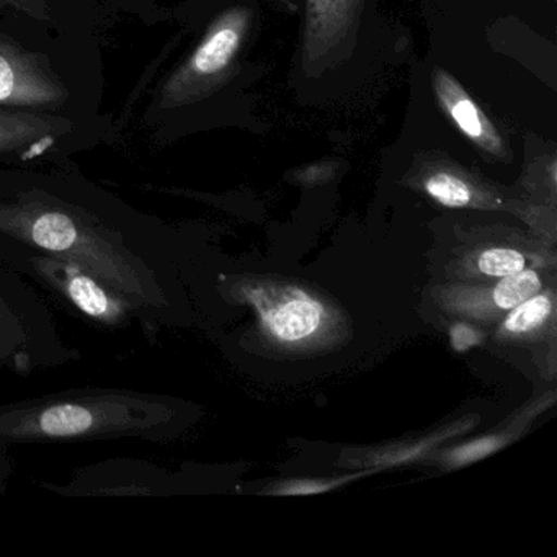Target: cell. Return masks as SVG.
<instances>
[{
    "label": "cell",
    "mask_w": 557,
    "mask_h": 557,
    "mask_svg": "<svg viewBox=\"0 0 557 557\" xmlns=\"http://www.w3.org/2000/svg\"><path fill=\"white\" fill-rule=\"evenodd\" d=\"M0 240L66 257L125 296L156 344L184 322V250L177 234L103 198L40 184L0 188Z\"/></svg>",
    "instance_id": "cell-1"
},
{
    "label": "cell",
    "mask_w": 557,
    "mask_h": 557,
    "mask_svg": "<svg viewBox=\"0 0 557 557\" xmlns=\"http://www.w3.org/2000/svg\"><path fill=\"white\" fill-rule=\"evenodd\" d=\"M191 420L184 400L152 391L83 386L0 404V445L172 442Z\"/></svg>",
    "instance_id": "cell-2"
},
{
    "label": "cell",
    "mask_w": 557,
    "mask_h": 557,
    "mask_svg": "<svg viewBox=\"0 0 557 557\" xmlns=\"http://www.w3.org/2000/svg\"><path fill=\"white\" fill-rule=\"evenodd\" d=\"M302 27L295 54L296 92L324 102L354 92L374 64L381 28L374 0H302Z\"/></svg>",
    "instance_id": "cell-3"
},
{
    "label": "cell",
    "mask_w": 557,
    "mask_h": 557,
    "mask_svg": "<svg viewBox=\"0 0 557 557\" xmlns=\"http://www.w3.org/2000/svg\"><path fill=\"white\" fill-rule=\"evenodd\" d=\"M0 262L27 278L48 302L76 321L107 334L138 329L143 319L125 296L66 257L0 240Z\"/></svg>",
    "instance_id": "cell-4"
},
{
    "label": "cell",
    "mask_w": 557,
    "mask_h": 557,
    "mask_svg": "<svg viewBox=\"0 0 557 557\" xmlns=\"http://www.w3.org/2000/svg\"><path fill=\"white\" fill-rule=\"evenodd\" d=\"M81 360L83 351L64 341L48 299L0 262V370L27 377Z\"/></svg>",
    "instance_id": "cell-5"
},
{
    "label": "cell",
    "mask_w": 557,
    "mask_h": 557,
    "mask_svg": "<svg viewBox=\"0 0 557 557\" xmlns=\"http://www.w3.org/2000/svg\"><path fill=\"white\" fill-rule=\"evenodd\" d=\"M260 14L257 0H237L221 11L190 57L165 81L159 106L191 107L230 86L243 71L244 54L257 37Z\"/></svg>",
    "instance_id": "cell-6"
},
{
    "label": "cell",
    "mask_w": 557,
    "mask_h": 557,
    "mask_svg": "<svg viewBox=\"0 0 557 557\" xmlns=\"http://www.w3.org/2000/svg\"><path fill=\"white\" fill-rule=\"evenodd\" d=\"M425 70L429 102L438 112L446 133L455 136L459 146H468L485 161L510 162L513 151L504 132L461 81L433 54L426 60Z\"/></svg>",
    "instance_id": "cell-7"
},
{
    "label": "cell",
    "mask_w": 557,
    "mask_h": 557,
    "mask_svg": "<svg viewBox=\"0 0 557 557\" xmlns=\"http://www.w3.org/2000/svg\"><path fill=\"white\" fill-rule=\"evenodd\" d=\"M240 298L259 314L265 334L283 347H306L321 338L331 315L321 299L288 283L240 285Z\"/></svg>",
    "instance_id": "cell-8"
},
{
    "label": "cell",
    "mask_w": 557,
    "mask_h": 557,
    "mask_svg": "<svg viewBox=\"0 0 557 557\" xmlns=\"http://www.w3.org/2000/svg\"><path fill=\"white\" fill-rule=\"evenodd\" d=\"M70 92L47 58L30 53L8 37H0V107L58 109Z\"/></svg>",
    "instance_id": "cell-9"
},
{
    "label": "cell",
    "mask_w": 557,
    "mask_h": 557,
    "mask_svg": "<svg viewBox=\"0 0 557 557\" xmlns=\"http://www.w3.org/2000/svg\"><path fill=\"white\" fill-rule=\"evenodd\" d=\"M543 289V280L534 269H524L513 275L498 280L494 286H458L446 292L445 306L458 314L475 319L505 314L515 306Z\"/></svg>",
    "instance_id": "cell-10"
},
{
    "label": "cell",
    "mask_w": 557,
    "mask_h": 557,
    "mask_svg": "<svg viewBox=\"0 0 557 557\" xmlns=\"http://www.w3.org/2000/svg\"><path fill=\"white\" fill-rule=\"evenodd\" d=\"M71 129L73 123L61 116L0 107V156L21 152L30 159L44 154L45 149Z\"/></svg>",
    "instance_id": "cell-11"
},
{
    "label": "cell",
    "mask_w": 557,
    "mask_h": 557,
    "mask_svg": "<svg viewBox=\"0 0 557 557\" xmlns=\"http://www.w3.org/2000/svg\"><path fill=\"white\" fill-rule=\"evenodd\" d=\"M419 184L433 201L446 208L482 207L487 198L465 171L448 162H429L420 171Z\"/></svg>",
    "instance_id": "cell-12"
},
{
    "label": "cell",
    "mask_w": 557,
    "mask_h": 557,
    "mask_svg": "<svg viewBox=\"0 0 557 557\" xmlns=\"http://www.w3.org/2000/svg\"><path fill=\"white\" fill-rule=\"evenodd\" d=\"M554 318L553 292H540L524 299L510 311L505 312V319L498 329L500 338L527 337L544 329Z\"/></svg>",
    "instance_id": "cell-13"
},
{
    "label": "cell",
    "mask_w": 557,
    "mask_h": 557,
    "mask_svg": "<svg viewBox=\"0 0 557 557\" xmlns=\"http://www.w3.org/2000/svg\"><path fill=\"white\" fill-rule=\"evenodd\" d=\"M472 267L478 275L500 280L528 269V257L510 247H491L474 257Z\"/></svg>",
    "instance_id": "cell-14"
},
{
    "label": "cell",
    "mask_w": 557,
    "mask_h": 557,
    "mask_svg": "<svg viewBox=\"0 0 557 557\" xmlns=\"http://www.w3.org/2000/svg\"><path fill=\"white\" fill-rule=\"evenodd\" d=\"M505 443H507V436H484V438L474 440V442L465 443V445L451 449V451L446 455V462H448L451 468L471 465V462L484 459L485 456L497 451Z\"/></svg>",
    "instance_id": "cell-15"
},
{
    "label": "cell",
    "mask_w": 557,
    "mask_h": 557,
    "mask_svg": "<svg viewBox=\"0 0 557 557\" xmlns=\"http://www.w3.org/2000/svg\"><path fill=\"white\" fill-rule=\"evenodd\" d=\"M361 474L347 475V478L337 479H309V481H289L282 482L270 488L267 494L273 495H312L321 494V492L332 491V488L341 487L347 484L351 479L358 478Z\"/></svg>",
    "instance_id": "cell-16"
},
{
    "label": "cell",
    "mask_w": 557,
    "mask_h": 557,
    "mask_svg": "<svg viewBox=\"0 0 557 557\" xmlns=\"http://www.w3.org/2000/svg\"><path fill=\"white\" fill-rule=\"evenodd\" d=\"M449 342H451L453 350L465 354L472 347L481 345L484 342V334L469 322L459 321L449 329Z\"/></svg>",
    "instance_id": "cell-17"
},
{
    "label": "cell",
    "mask_w": 557,
    "mask_h": 557,
    "mask_svg": "<svg viewBox=\"0 0 557 557\" xmlns=\"http://www.w3.org/2000/svg\"><path fill=\"white\" fill-rule=\"evenodd\" d=\"M4 2L35 21H50L47 0H4Z\"/></svg>",
    "instance_id": "cell-18"
},
{
    "label": "cell",
    "mask_w": 557,
    "mask_h": 557,
    "mask_svg": "<svg viewBox=\"0 0 557 557\" xmlns=\"http://www.w3.org/2000/svg\"><path fill=\"white\" fill-rule=\"evenodd\" d=\"M12 475H14V465L9 456V446L0 445V497L8 494Z\"/></svg>",
    "instance_id": "cell-19"
},
{
    "label": "cell",
    "mask_w": 557,
    "mask_h": 557,
    "mask_svg": "<svg viewBox=\"0 0 557 557\" xmlns=\"http://www.w3.org/2000/svg\"><path fill=\"white\" fill-rule=\"evenodd\" d=\"M423 4L426 5V11H429V15L436 14V12L443 11V9L448 8L449 4H453L455 0H422Z\"/></svg>",
    "instance_id": "cell-20"
},
{
    "label": "cell",
    "mask_w": 557,
    "mask_h": 557,
    "mask_svg": "<svg viewBox=\"0 0 557 557\" xmlns=\"http://www.w3.org/2000/svg\"><path fill=\"white\" fill-rule=\"evenodd\" d=\"M4 5H8V4H5L4 0H0V8H4Z\"/></svg>",
    "instance_id": "cell-21"
}]
</instances>
